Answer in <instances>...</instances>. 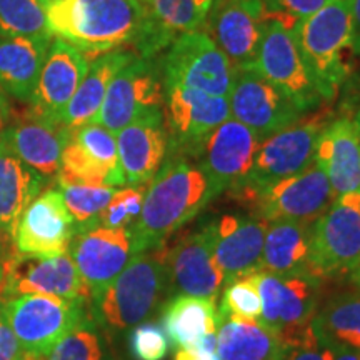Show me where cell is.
I'll return each instance as SVG.
<instances>
[{"mask_svg": "<svg viewBox=\"0 0 360 360\" xmlns=\"http://www.w3.org/2000/svg\"><path fill=\"white\" fill-rule=\"evenodd\" d=\"M283 360H332L330 349L319 342L314 330H310L302 340L285 349Z\"/></svg>", "mask_w": 360, "mask_h": 360, "instance_id": "42", "label": "cell"}, {"mask_svg": "<svg viewBox=\"0 0 360 360\" xmlns=\"http://www.w3.org/2000/svg\"><path fill=\"white\" fill-rule=\"evenodd\" d=\"M167 245L132 254L122 272L92 300L94 321L112 330L143 323L169 297Z\"/></svg>", "mask_w": 360, "mask_h": 360, "instance_id": "3", "label": "cell"}, {"mask_svg": "<svg viewBox=\"0 0 360 360\" xmlns=\"http://www.w3.org/2000/svg\"><path fill=\"white\" fill-rule=\"evenodd\" d=\"M323 282L314 276L257 272L262 299L259 323L274 332L285 347L300 342L312 330V321L321 309Z\"/></svg>", "mask_w": 360, "mask_h": 360, "instance_id": "6", "label": "cell"}, {"mask_svg": "<svg viewBox=\"0 0 360 360\" xmlns=\"http://www.w3.org/2000/svg\"><path fill=\"white\" fill-rule=\"evenodd\" d=\"M2 281H4V262H0V289H2Z\"/></svg>", "mask_w": 360, "mask_h": 360, "instance_id": "50", "label": "cell"}, {"mask_svg": "<svg viewBox=\"0 0 360 360\" xmlns=\"http://www.w3.org/2000/svg\"><path fill=\"white\" fill-rule=\"evenodd\" d=\"M87 304L56 295L27 294L0 302L4 321L19 340L22 349L37 355L51 350L79 323H82Z\"/></svg>", "mask_w": 360, "mask_h": 360, "instance_id": "5", "label": "cell"}, {"mask_svg": "<svg viewBox=\"0 0 360 360\" xmlns=\"http://www.w3.org/2000/svg\"><path fill=\"white\" fill-rule=\"evenodd\" d=\"M217 302L191 295H174L160 312V326L172 347L191 349L207 334L217 332Z\"/></svg>", "mask_w": 360, "mask_h": 360, "instance_id": "32", "label": "cell"}, {"mask_svg": "<svg viewBox=\"0 0 360 360\" xmlns=\"http://www.w3.org/2000/svg\"><path fill=\"white\" fill-rule=\"evenodd\" d=\"M260 142L262 139L232 117L205 139L195 155L200 157L199 167L215 195L227 191L238 192L244 187Z\"/></svg>", "mask_w": 360, "mask_h": 360, "instance_id": "17", "label": "cell"}, {"mask_svg": "<svg viewBox=\"0 0 360 360\" xmlns=\"http://www.w3.org/2000/svg\"><path fill=\"white\" fill-rule=\"evenodd\" d=\"M354 122L357 124V127H359V132H360V109L357 110V114H355V119H354Z\"/></svg>", "mask_w": 360, "mask_h": 360, "instance_id": "49", "label": "cell"}, {"mask_svg": "<svg viewBox=\"0 0 360 360\" xmlns=\"http://www.w3.org/2000/svg\"><path fill=\"white\" fill-rule=\"evenodd\" d=\"M11 109H12V103L11 101H4L0 102V135H2L4 129L7 127L8 120H11Z\"/></svg>", "mask_w": 360, "mask_h": 360, "instance_id": "47", "label": "cell"}, {"mask_svg": "<svg viewBox=\"0 0 360 360\" xmlns=\"http://www.w3.org/2000/svg\"><path fill=\"white\" fill-rule=\"evenodd\" d=\"M169 295H191L217 302L224 274L214 254L212 224L182 233L167 247Z\"/></svg>", "mask_w": 360, "mask_h": 360, "instance_id": "14", "label": "cell"}, {"mask_svg": "<svg viewBox=\"0 0 360 360\" xmlns=\"http://www.w3.org/2000/svg\"><path fill=\"white\" fill-rule=\"evenodd\" d=\"M119 164L125 184L146 186L155 177L169 148L164 112L143 115L115 134Z\"/></svg>", "mask_w": 360, "mask_h": 360, "instance_id": "25", "label": "cell"}, {"mask_svg": "<svg viewBox=\"0 0 360 360\" xmlns=\"http://www.w3.org/2000/svg\"><path fill=\"white\" fill-rule=\"evenodd\" d=\"M27 294L56 295L67 300L90 302V290L77 265L67 254L57 257H32L12 254L4 262L0 302Z\"/></svg>", "mask_w": 360, "mask_h": 360, "instance_id": "13", "label": "cell"}, {"mask_svg": "<svg viewBox=\"0 0 360 360\" xmlns=\"http://www.w3.org/2000/svg\"><path fill=\"white\" fill-rule=\"evenodd\" d=\"M52 39L0 35V89L20 103H30Z\"/></svg>", "mask_w": 360, "mask_h": 360, "instance_id": "28", "label": "cell"}, {"mask_svg": "<svg viewBox=\"0 0 360 360\" xmlns=\"http://www.w3.org/2000/svg\"><path fill=\"white\" fill-rule=\"evenodd\" d=\"M209 17L210 39L227 56L233 69H249L269 20L264 0H217Z\"/></svg>", "mask_w": 360, "mask_h": 360, "instance_id": "22", "label": "cell"}, {"mask_svg": "<svg viewBox=\"0 0 360 360\" xmlns=\"http://www.w3.org/2000/svg\"><path fill=\"white\" fill-rule=\"evenodd\" d=\"M326 122L321 117L300 119L260 142L254 165L244 187L237 193H254L272 184L297 175L315 162L317 142Z\"/></svg>", "mask_w": 360, "mask_h": 360, "instance_id": "10", "label": "cell"}, {"mask_svg": "<svg viewBox=\"0 0 360 360\" xmlns=\"http://www.w3.org/2000/svg\"><path fill=\"white\" fill-rule=\"evenodd\" d=\"M330 349L332 360H360V354L355 350L337 347V345H327Z\"/></svg>", "mask_w": 360, "mask_h": 360, "instance_id": "45", "label": "cell"}, {"mask_svg": "<svg viewBox=\"0 0 360 360\" xmlns=\"http://www.w3.org/2000/svg\"><path fill=\"white\" fill-rule=\"evenodd\" d=\"M165 87H184L229 97L236 69L209 34L188 32L180 35L165 49L162 58Z\"/></svg>", "mask_w": 360, "mask_h": 360, "instance_id": "7", "label": "cell"}, {"mask_svg": "<svg viewBox=\"0 0 360 360\" xmlns=\"http://www.w3.org/2000/svg\"><path fill=\"white\" fill-rule=\"evenodd\" d=\"M4 101H7V94L0 89V102H4Z\"/></svg>", "mask_w": 360, "mask_h": 360, "instance_id": "52", "label": "cell"}, {"mask_svg": "<svg viewBox=\"0 0 360 360\" xmlns=\"http://www.w3.org/2000/svg\"><path fill=\"white\" fill-rule=\"evenodd\" d=\"M359 354H360V352H359Z\"/></svg>", "mask_w": 360, "mask_h": 360, "instance_id": "54", "label": "cell"}, {"mask_svg": "<svg viewBox=\"0 0 360 360\" xmlns=\"http://www.w3.org/2000/svg\"><path fill=\"white\" fill-rule=\"evenodd\" d=\"M0 35L53 39L42 0H0Z\"/></svg>", "mask_w": 360, "mask_h": 360, "instance_id": "35", "label": "cell"}, {"mask_svg": "<svg viewBox=\"0 0 360 360\" xmlns=\"http://www.w3.org/2000/svg\"><path fill=\"white\" fill-rule=\"evenodd\" d=\"M199 164L170 159L148 182L139 217L129 225L132 254L167 245L169 238L215 199Z\"/></svg>", "mask_w": 360, "mask_h": 360, "instance_id": "1", "label": "cell"}, {"mask_svg": "<svg viewBox=\"0 0 360 360\" xmlns=\"http://www.w3.org/2000/svg\"><path fill=\"white\" fill-rule=\"evenodd\" d=\"M259 272L317 277L314 264V224L297 220L269 222Z\"/></svg>", "mask_w": 360, "mask_h": 360, "instance_id": "27", "label": "cell"}, {"mask_svg": "<svg viewBox=\"0 0 360 360\" xmlns=\"http://www.w3.org/2000/svg\"><path fill=\"white\" fill-rule=\"evenodd\" d=\"M352 13H354V27H355V51L360 52V0H352Z\"/></svg>", "mask_w": 360, "mask_h": 360, "instance_id": "46", "label": "cell"}, {"mask_svg": "<svg viewBox=\"0 0 360 360\" xmlns=\"http://www.w3.org/2000/svg\"><path fill=\"white\" fill-rule=\"evenodd\" d=\"M314 264L322 281L349 276L360 264V192L337 197L314 222Z\"/></svg>", "mask_w": 360, "mask_h": 360, "instance_id": "11", "label": "cell"}, {"mask_svg": "<svg viewBox=\"0 0 360 360\" xmlns=\"http://www.w3.org/2000/svg\"><path fill=\"white\" fill-rule=\"evenodd\" d=\"M141 24L134 49L139 57L155 58L180 35L195 32L209 19L217 0H135Z\"/></svg>", "mask_w": 360, "mask_h": 360, "instance_id": "19", "label": "cell"}, {"mask_svg": "<svg viewBox=\"0 0 360 360\" xmlns=\"http://www.w3.org/2000/svg\"><path fill=\"white\" fill-rule=\"evenodd\" d=\"M89 57L62 39H52L30 105L62 124V115L87 74Z\"/></svg>", "mask_w": 360, "mask_h": 360, "instance_id": "24", "label": "cell"}, {"mask_svg": "<svg viewBox=\"0 0 360 360\" xmlns=\"http://www.w3.org/2000/svg\"><path fill=\"white\" fill-rule=\"evenodd\" d=\"M69 255L87 283L92 302L127 265L132 255L129 231L96 225L75 232L69 245Z\"/></svg>", "mask_w": 360, "mask_h": 360, "instance_id": "21", "label": "cell"}, {"mask_svg": "<svg viewBox=\"0 0 360 360\" xmlns=\"http://www.w3.org/2000/svg\"><path fill=\"white\" fill-rule=\"evenodd\" d=\"M146 191V186H130L115 191L98 217V225L109 229H127L141 214Z\"/></svg>", "mask_w": 360, "mask_h": 360, "instance_id": "39", "label": "cell"}, {"mask_svg": "<svg viewBox=\"0 0 360 360\" xmlns=\"http://www.w3.org/2000/svg\"><path fill=\"white\" fill-rule=\"evenodd\" d=\"M315 162L326 172L335 199L360 192V132L354 119H337L323 127Z\"/></svg>", "mask_w": 360, "mask_h": 360, "instance_id": "26", "label": "cell"}, {"mask_svg": "<svg viewBox=\"0 0 360 360\" xmlns=\"http://www.w3.org/2000/svg\"><path fill=\"white\" fill-rule=\"evenodd\" d=\"M45 12L53 37L87 57L134 47L141 24L135 0H64L45 6Z\"/></svg>", "mask_w": 360, "mask_h": 360, "instance_id": "2", "label": "cell"}, {"mask_svg": "<svg viewBox=\"0 0 360 360\" xmlns=\"http://www.w3.org/2000/svg\"><path fill=\"white\" fill-rule=\"evenodd\" d=\"M47 182L0 142V238L15 237L22 214Z\"/></svg>", "mask_w": 360, "mask_h": 360, "instance_id": "29", "label": "cell"}, {"mask_svg": "<svg viewBox=\"0 0 360 360\" xmlns=\"http://www.w3.org/2000/svg\"><path fill=\"white\" fill-rule=\"evenodd\" d=\"M27 350L22 349L11 327L4 321L0 326V360H25Z\"/></svg>", "mask_w": 360, "mask_h": 360, "instance_id": "43", "label": "cell"}, {"mask_svg": "<svg viewBox=\"0 0 360 360\" xmlns=\"http://www.w3.org/2000/svg\"><path fill=\"white\" fill-rule=\"evenodd\" d=\"M214 254L225 283L259 272L269 222L257 215L225 214L210 220Z\"/></svg>", "mask_w": 360, "mask_h": 360, "instance_id": "23", "label": "cell"}, {"mask_svg": "<svg viewBox=\"0 0 360 360\" xmlns=\"http://www.w3.org/2000/svg\"><path fill=\"white\" fill-rule=\"evenodd\" d=\"M294 37L322 98H332L347 77V52L355 51L352 0H332L300 19Z\"/></svg>", "mask_w": 360, "mask_h": 360, "instance_id": "4", "label": "cell"}, {"mask_svg": "<svg viewBox=\"0 0 360 360\" xmlns=\"http://www.w3.org/2000/svg\"><path fill=\"white\" fill-rule=\"evenodd\" d=\"M249 69L281 89L299 110L307 112L322 101L294 37V29L281 20L265 22L257 56Z\"/></svg>", "mask_w": 360, "mask_h": 360, "instance_id": "9", "label": "cell"}, {"mask_svg": "<svg viewBox=\"0 0 360 360\" xmlns=\"http://www.w3.org/2000/svg\"><path fill=\"white\" fill-rule=\"evenodd\" d=\"M45 360H110L102 337L87 317L51 350Z\"/></svg>", "mask_w": 360, "mask_h": 360, "instance_id": "38", "label": "cell"}, {"mask_svg": "<svg viewBox=\"0 0 360 360\" xmlns=\"http://www.w3.org/2000/svg\"><path fill=\"white\" fill-rule=\"evenodd\" d=\"M4 323V317H2V312H0V326H2Z\"/></svg>", "mask_w": 360, "mask_h": 360, "instance_id": "53", "label": "cell"}, {"mask_svg": "<svg viewBox=\"0 0 360 360\" xmlns=\"http://www.w3.org/2000/svg\"><path fill=\"white\" fill-rule=\"evenodd\" d=\"M319 342L360 352V292L332 297L312 321Z\"/></svg>", "mask_w": 360, "mask_h": 360, "instance_id": "33", "label": "cell"}, {"mask_svg": "<svg viewBox=\"0 0 360 360\" xmlns=\"http://www.w3.org/2000/svg\"><path fill=\"white\" fill-rule=\"evenodd\" d=\"M285 344L254 321H232L217 310V355L220 360H283Z\"/></svg>", "mask_w": 360, "mask_h": 360, "instance_id": "31", "label": "cell"}, {"mask_svg": "<svg viewBox=\"0 0 360 360\" xmlns=\"http://www.w3.org/2000/svg\"><path fill=\"white\" fill-rule=\"evenodd\" d=\"M67 209L75 222V232L98 225L102 210L114 195L115 187L87 186V184H62L58 186Z\"/></svg>", "mask_w": 360, "mask_h": 360, "instance_id": "36", "label": "cell"}, {"mask_svg": "<svg viewBox=\"0 0 360 360\" xmlns=\"http://www.w3.org/2000/svg\"><path fill=\"white\" fill-rule=\"evenodd\" d=\"M332 0H264L269 19H276L294 29L297 22L321 11Z\"/></svg>", "mask_w": 360, "mask_h": 360, "instance_id": "41", "label": "cell"}, {"mask_svg": "<svg viewBox=\"0 0 360 360\" xmlns=\"http://www.w3.org/2000/svg\"><path fill=\"white\" fill-rule=\"evenodd\" d=\"M164 107L162 69L154 58L135 56L112 79L96 122L117 134L143 115L164 112Z\"/></svg>", "mask_w": 360, "mask_h": 360, "instance_id": "8", "label": "cell"}, {"mask_svg": "<svg viewBox=\"0 0 360 360\" xmlns=\"http://www.w3.org/2000/svg\"><path fill=\"white\" fill-rule=\"evenodd\" d=\"M165 125L169 146L197 154L207 137L231 119L229 97L210 96L199 90L165 87Z\"/></svg>", "mask_w": 360, "mask_h": 360, "instance_id": "18", "label": "cell"}, {"mask_svg": "<svg viewBox=\"0 0 360 360\" xmlns=\"http://www.w3.org/2000/svg\"><path fill=\"white\" fill-rule=\"evenodd\" d=\"M242 197L254 204L257 217L265 219L267 222L297 220L314 224L335 200L330 182L317 162L304 172Z\"/></svg>", "mask_w": 360, "mask_h": 360, "instance_id": "12", "label": "cell"}, {"mask_svg": "<svg viewBox=\"0 0 360 360\" xmlns=\"http://www.w3.org/2000/svg\"><path fill=\"white\" fill-rule=\"evenodd\" d=\"M72 139L92 157L94 162L107 174L110 187L125 186V179L119 164L115 134L97 122L85 124L82 127L70 130Z\"/></svg>", "mask_w": 360, "mask_h": 360, "instance_id": "34", "label": "cell"}, {"mask_svg": "<svg viewBox=\"0 0 360 360\" xmlns=\"http://www.w3.org/2000/svg\"><path fill=\"white\" fill-rule=\"evenodd\" d=\"M69 135L70 129L64 124L42 115L30 103H22L12 105L11 120L0 135V142L27 167L51 180L60 170L62 148Z\"/></svg>", "mask_w": 360, "mask_h": 360, "instance_id": "15", "label": "cell"}, {"mask_svg": "<svg viewBox=\"0 0 360 360\" xmlns=\"http://www.w3.org/2000/svg\"><path fill=\"white\" fill-rule=\"evenodd\" d=\"M347 277H349L350 283H352L355 289H357V292H360V264L352 270V272L349 274Z\"/></svg>", "mask_w": 360, "mask_h": 360, "instance_id": "48", "label": "cell"}, {"mask_svg": "<svg viewBox=\"0 0 360 360\" xmlns=\"http://www.w3.org/2000/svg\"><path fill=\"white\" fill-rule=\"evenodd\" d=\"M75 222L57 188L40 192L24 210L15 231L17 252L32 257L67 254Z\"/></svg>", "mask_w": 360, "mask_h": 360, "instance_id": "20", "label": "cell"}, {"mask_svg": "<svg viewBox=\"0 0 360 360\" xmlns=\"http://www.w3.org/2000/svg\"><path fill=\"white\" fill-rule=\"evenodd\" d=\"M174 360H220L217 352H202V350L177 349Z\"/></svg>", "mask_w": 360, "mask_h": 360, "instance_id": "44", "label": "cell"}, {"mask_svg": "<svg viewBox=\"0 0 360 360\" xmlns=\"http://www.w3.org/2000/svg\"><path fill=\"white\" fill-rule=\"evenodd\" d=\"M129 350L134 360H164L169 352L167 335L159 323H139L129 335Z\"/></svg>", "mask_w": 360, "mask_h": 360, "instance_id": "40", "label": "cell"}, {"mask_svg": "<svg viewBox=\"0 0 360 360\" xmlns=\"http://www.w3.org/2000/svg\"><path fill=\"white\" fill-rule=\"evenodd\" d=\"M229 107L232 119L262 141L302 119L299 107L281 89L252 69H236Z\"/></svg>", "mask_w": 360, "mask_h": 360, "instance_id": "16", "label": "cell"}, {"mask_svg": "<svg viewBox=\"0 0 360 360\" xmlns=\"http://www.w3.org/2000/svg\"><path fill=\"white\" fill-rule=\"evenodd\" d=\"M44 6H49V4H56V2H64V0H42Z\"/></svg>", "mask_w": 360, "mask_h": 360, "instance_id": "51", "label": "cell"}, {"mask_svg": "<svg viewBox=\"0 0 360 360\" xmlns=\"http://www.w3.org/2000/svg\"><path fill=\"white\" fill-rule=\"evenodd\" d=\"M260 314H262V299L259 292L257 272L225 283L219 315L232 321L259 322Z\"/></svg>", "mask_w": 360, "mask_h": 360, "instance_id": "37", "label": "cell"}, {"mask_svg": "<svg viewBox=\"0 0 360 360\" xmlns=\"http://www.w3.org/2000/svg\"><path fill=\"white\" fill-rule=\"evenodd\" d=\"M134 57L135 53L132 52L112 51L102 53L96 60L90 62L82 84L79 85L77 92L72 97L64 115H62V124L67 129L74 130L82 127L85 124L96 122L112 79Z\"/></svg>", "mask_w": 360, "mask_h": 360, "instance_id": "30", "label": "cell"}]
</instances>
